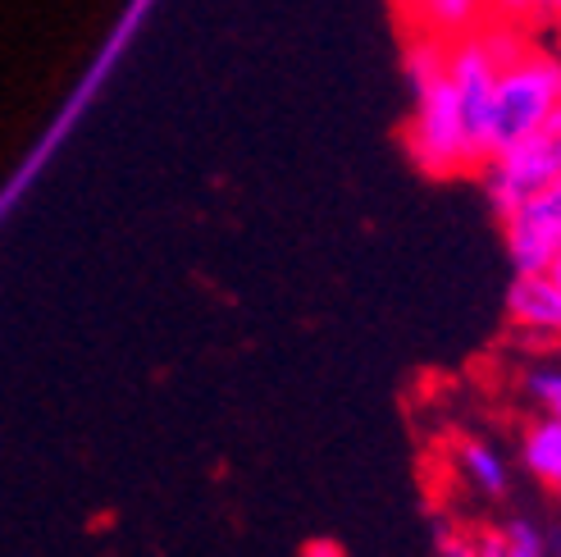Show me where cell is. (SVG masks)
Listing matches in <instances>:
<instances>
[{
    "label": "cell",
    "mask_w": 561,
    "mask_h": 557,
    "mask_svg": "<svg viewBox=\"0 0 561 557\" xmlns=\"http://www.w3.org/2000/svg\"><path fill=\"white\" fill-rule=\"evenodd\" d=\"M402 69L411 82V120L402 128L411 164L425 179L480 174L489 160V137H484V124L466 110L453 73H447V42L407 37Z\"/></svg>",
    "instance_id": "6da1fadb"
},
{
    "label": "cell",
    "mask_w": 561,
    "mask_h": 557,
    "mask_svg": "<svg viewBox=\"0 0 561 557\" xmlns=\"http://www.w3.org/2000/svg\"><path fill=\"white\" fill-rule=\"evenodd\" d=\"M552 110H561V50L525 42L497 69L489 92V156L507 151L525 133H535Z\"/></svg>",
    "instance_id": "7a4b0ae2"
},
{
    "label": "cell",
    "mask_w": 561,
    "mask_h": 557,
    "mask_svg": "<svg viewBox=\"0 0 561 557\" xmlns=\"http://www.w3.org/2000/svg\"><path fill=\"white\" fill-rule=\"evenodd\" d=\"M474 179H480L484 202L497 219L512 215L525 202L543 197V192L561 179V110H552L535 133H525L520 143H512L507 151L489 156L484 170Z\"/></svg>",
    "instance_id": "3957f363"
},
{
    "label": "cell",
    "mask_w": 561,
    "mask_h": 557,
    "mask_svg": "<svg viewBox=\"0 0 561 557\" xmlns=\"http://www.w3.org/2000/svg\"><path fill=\"white\" fill-rule=\"evenodd\" d=\"M507 325L525 343H561V288L543 270L535 274H512L507 284Z\"/></svg>",
    "instance_id": "277c9868"
},
{
    "label": "cell",
    "mask_w": 561,
    "mask_h": 557,
    "mask_svg": "<svg viewBox=\"0 0 561 557\" xmlns=\"http://www.w3.org/2000/svg\"><path fill=\"white\" fill-rule=\"evenodd\" d=\"M392 10H398L407 37H438V42H457L480 23H489L484 0H392Z\"/></svg>",
    "instance_id": "5b68a950"
},
{
    "label": "cell",
    "mask_w": 561,
    "mask_h": 557,
    "mask_svg": "<svg viewBox=\"0 0 561 557\" xmlns=\"http://www.w3.org/2000/svg\"><path fill=\"white\" fill-rule=\"evenodd\" d=\"M497 225H502V247H507V261H512L516 274L548 270V261L557 257V247H561V234L535 202H525L512 215H502Z\"/></svg>",
    "instance_id": "8992f818"
},
{
    "label": "cell",
    "mask_w": 561,
    "mask_h": 557,
    "mask_svg": "<svg viewBox=\"0 0 561 557\" xmlns=\"http://www.w3.org/2000/svg\"><path fill=\"white\" fill-rule=\"evenodd\" d=\"M453 462H457V476L474 493L502 498L512 489V466H507V457L497 453V443H489V439H457Z\"/></svg>",
    "instance_id": "52a82bcc"
},
{
    "label": "cell",
    "mask_w": 561,
    "mask_h": 557,
    "mask_svg": "<svg viewBox=\"0 0 561 557\" xmlns=\"http://www.w3.org/2000/svg\"><path fill=\"white\" fill-rule=\"evenodd\" d=\"M520 466L548 489L561 480V425L552 421V416L539 411L535 421L520 430Z\"/></svg>",
    "instance_id": "ba28073f"
},
{
    "label": "cell",
    "mask_w": 561,
    "mask_h": 557,
    "mask_svg": "<svg viewBox=\"0 0 561 557\" xmlns=\"http://www.w3.org/2000/svg\"><path fill=\"white\" fill-rule=\"evenodd\" d=\"M525 394L529 402H535L543 416H552V421L561 425V366H539L525 375Z\"/></svg>",
    "instance_id": "9c48e42d"
},
{
    "label": "cell",
    "mask_w": 561,
    "mask_h": 557,
    "mask_svg": "<svg viewBox=\"0 0 561 557\" xmlns=\"http://www.w3.org/2000/svg\"><path fill=\"white\" fill-rule=\"evenodd\" d=\"M489 23H507V27H529L543 19V0H484Z\"/></svg>",
    "instance_id": "30bf717a"
},
{
    "label": "cell",
    "mask_w": 561,
    "mask_h": 557,
    "mask_svg": "<svg viewBox=\"0 0 561 557\" xmlns=\"http://www.w3.org/2000/svg\"><path fill=\"white\" fill-rule=\"evenodd\" d=\"M507 539H512V557H548V535L535 521H507Z\"/></svg>",
    "instance_id": "8fae6325"
},
{
    "label": "cell",
    "mask_w": 561,
    "mask_h": 557,
    "mask_svg": "<svg viewBox=\"0 0 561 557\" xmlns=\"http://www.w3.org/2000/svg\"><path fill=\"white\" fill-rule=\"evenodd\" d=\"M470 553L474 557H512L507 525H480V531L470 535Z\"/></svg>",
    "instance_id": "7c38bea8"
},
{
    "label": "cell",
    "mask_w": 561,
    "mask_h": 557,
    "mask_svg": "<svg viewBox=\"0 0 561 557\" xmlns=\"http://www.w3.org/2000/svg\"><path fill=\"white\" fill-rule=\"evenodd\" d=\"M434 557H474V553H470V535L453 531V525H438V535H434Z\"/></svg>",
    "instance_id": "4fadbf2b"
},
{
    "label": "cell",
    "mask_w": 561,
    "mask_h": 557,
    "mask_svg": "<svg viewBox=\"0 0 561 557\" xmlns=\"http://www.w3.org/2000/svg\"><path fill=\"white\" fill-rule=\"evenodd\" d=\"M535 206H539V211L552 219V225H557V234H561V179H557V183L543 192V197H535Z\"/></svg>",
    "instance_id": "5bb4252c"
},
{
    "label": "cell",
    "mask_w": 561,
    "mask_h": 557,
    "mask_svg": "<svg viewBox=\"0 0 561 557\" xmlns=\"http://www.w3.org/2000/svg\"><path fill=\"white\" fill-rule=\"evenodd\" d=\"M301 557H347V548L339 539H306L301 544Z\"/></svg>",
    "instance_id": "9a60e30c"
},
{
    "label": "cell",
    "mask_w": 561,
    "mask_h": 557,
    "mask_svg": "<svg viewBox=\"0 0 561 557\" xmlns=\"http://www.w3.org/2000/svg\"><path fill=\"white\" fill-rule=\"evenodd\" d=\"M543 23L561 37V0H543Z\"/></svg>",
    "instance_id": "2e32d148"
},
{
    "label": "cell",
    "mask_w": 561,
    "mask_h": 557,
    "mask_svg": "<svg viewBox=\"0 0 561 557\" xmlns=\"http://www.w3.org/2000/svg\"><path fill=\"white\" fill-rule=\"evenodd\" d=\"M543 274H548V278H552V284L561 288V247H557V257L548 261V270H543Z\"/></svg>",
    "instance_id": "e0dca14e"
},
{
    "label": "cell",
    "mask_w": 561,
    "mask_h": 557,
    "mask_svg": "<svg viewBox=\"0 0 561 557\" xmlns=\"http://www.w3.org/2000/svg\"><path fill=\"white\" fill-rule=\"evenodd\" d=\"M548 557H561V531L548 535Z\"/></svg>",
    "instance_id": "ac0fdd59"
},
{
    "label": "cell",
    "mask_w": 561,
    "mask_h": 557,
    "mask_svg": "<svg viewBox=\"0 0 561 557\" xmlns=\"http://www.w3.org/2000/svg\"><path fill=\"white\" fill-rule=\"evenodd\" d=\"M552 489H557V508H561V480H557V485H552Z\"/></svg>",
    "instance_id": "d6986e66"
}]
</instances>
